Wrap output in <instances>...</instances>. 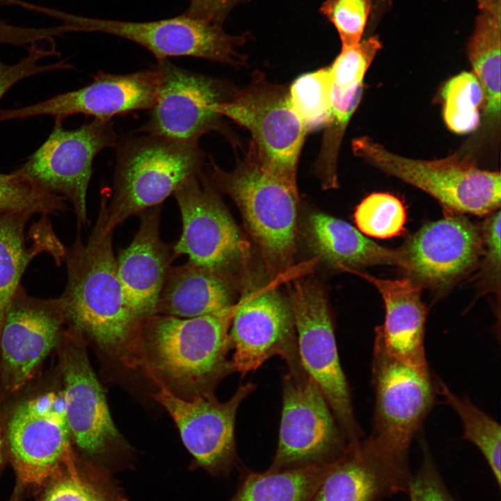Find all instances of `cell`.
Instances as JSON below:
<instances>
[{
	"label": "cell",
	"mask_w": 501,
	"mask_h": 501,
	"mask_svg": "<svg viewBox=\"0 0 501 501\" xmlns=\"http://www.w3.org/2000/svg\"><path fill=\"white\" fill-rule=\"evenodd\" d=\"M106 194L101 197L95 225L85 241L79 230L65 247L67 283L60 296L68 324L92 339L112 361L130 371L146 367L143 321L127 305L106 228Z\"/></svg>",
	"instance_id": "6da1fadb"
},
{
	"label": "cell",
	"mask_w": 501,
	"mask_h": 501,
	"mask_svg": "<svg viewBox=\"0 0 501 501\" xmlns=\"http://www.w3.org/2000/svg\"><path fill=\"white\" fill-rule=\"evenodd\" d=\"M239 303L193 317L153 315L143 321L145 376L186 399L214 394L234 372L230 329Z\"/></svg>",
	"instance_id": "7a4b0ae2"
},
{
	"label": "cell",
	"mask_w": 501,
	"mask_h": 501,
	"mask_svg": "<svg viewBox=\"0 0 501 501\" xmlns=\"http://www.w3.org/2000/svg\"><path fill=\"white\" fill-rule=\"evenodd\" d=\"M209 181L238 207L271 276L291 268L296 250L299 193L267 173L250 145L234 170L225 171L210 158Z\"/></svg>",
	"instance_id": "3957f363"
},
{
	"label": "cell",
	"mask_w": 501,
	"mask_h": 501,
	"mask_svg": "<svg viewBox=\"0 0 501 501\" xmlns=\"http://www.w3.org/2000/svg\"><path fill=\"white\" fill-rule=\"evenodd\" d=\"M114 183L107 204L106 228L160 205L191 176L201 172L204 152L198 141L147 134L118 145Z\"/></svg>",
	"instance_id": "277c9868"
},
{
	"label": "cell",
	"mask_w": 501,
	"mask_h": 501,
	"mask_svg": "<svg viewBox=\"0 0 501 501\" xmlns=\"http://www.w3.org/2000/svg\"><path fill=\"white\" fill-rule=\"evenodd\" d=\"M352 149L374 167L431 195L450 212L485 215L500 206V173L482 170L468 157L411 159L368 137L355 139Z\"/></svg>",
	"instance_id": "5b68a950"
},
{
	"label": "cell",
	"mask_w": 501,
	"mask_h": 501,
	"mask_svg": "<svg viewBox=\"0 0 501 501\" xmlns=\"http://www.w3.org/2000/svg\"><path fill=\"white\" fill-rule=\"evenodd\" d=\"M216 112L250 132V145L267 173L297 185L299 159L308 132L291 106L286 86L272 84L256 72L247 86L234 90L218 104Z\"/></svg>",
	"instance_id": "8992f818"
},
{
	"label": "cell",
	"mask_w": 501,
	"mask_h": 501,
	"mask_svg": "<svg viewBox=\"0 0 501 501\" xmlns=\"http://www.w3.org/2000/svg\"><path fill=\"white\" fill-rule=\"evenodd\" d=\"M116 141L111 120L94 118L67 129L56 118L44 143L13 172L40 191L69 201L80 230L88 222L86 196L93 160Z\"/></svg>",
	"instance_id": "52a82bcc"
},
{
	"label": "cell",
	"mask_w": 501,
	"mask_h": 501,
	"mask_svg": "<svg viewBox=\"0 0 501 501\" xmlns=\"http://www.w3.org/2000/svg\"><path fill=\"white\" fill-rule=\"evenodd\" d=\"M312 266L310 262L306 267H291L238 301L230 329L234 372L244 376L270 358L278 356L285 361L290 374L301 376L307 374L299 353L290 303L278 287Z\"/></svg>",
	"instance_id": "ba28073f"
},
{
	"label": "cell",
	"mask_w": 501,
	"mask_h": 501,
	"mask_svg": "<svg viewBox=\"0 0 501 501\" xmlns=\"http://www.w3.org/2000/svg\"><path fill=\"white\" fill-rule=\"evenodd\" d=\"M289 301L304 369L319 388L349 443L361 440L323 288L311 280H296L289 287Z\"/></svg>",
	"instance_id": "9c48e42d"
},
{
	"label": "cell",
	"mask_w": 501,
	"mask_h": 501,
	"mask_svg": "<svg viewBox=\"0 0 501 501\" xmlns=\"http://www.w3.org/2000/svg\"><path fill=\"white\" fill-rule=\"evenodd\" d=\"M375 404L367 440L380 452L407 461L409 447L432 407L436 385L385 350L376 333L372 365Z\"/></svg>",
	"instance_id": "30bf717a"
},
{
	"label": "cell",
	"mask_w": 501,
	"mask_h": 501,
	"mask_svg": "<svg viewBox=\"0 0 501 501\" xmlns=\"http://www.w3.org/2000/svg\"><path fill=\"white\" fill-rule=\"evenodd\" d=\"M349 443L319 388L307 374L283 379V407L276 454L268 470L329 463Z\"/></svg>",
	"instance_id": "8fae6325"
},
{
	"label": "cell",
	"mask_w": 501,
	"mask_h": 501,
	"mask_svg": "<svg viewBox=\"0 0 501 501\" xmlns=\"http://www.w3.org/2000/svg\"><path fill=\"white\" fill-rule=\"evenodd\" d=\"M182 231L173 246L175 257L232 278L249 255L248 242L202 171L184 180L173 193Z\"/></svg>",
	"instance_id": "7c38bea8"
},
{
	"label": "cell",
	"mask_w": 501,
	"mask_h": 501,
	"mask_svg": "<svg viewBox=\"0 0 501 501\" xmlns=\"http://www.w3.org/2000/svg\"><path fill=\"white\" fill-rule=\"evenodd\" d=\"M74 31L100 32L132 41L150 51L157 61L192 56L232 65L244 63L237 51L246 35L227 33L223 26L182 15L152 22H125L67 14Z\"/></svg>",
	"instance_id": "4fadbf2b"
},
{
	"label": "cell",
	"mask_w": 501,
	"mask_h": 501,
	"mask_svg": "<svg viewBox=\"0 0 501 501\" xmlns=\"http://www.w3.org/2000/svg\"><path fill=\"white\" fill-rule=\"evenodd\" d=\"M63 392L21 402L7 425L12 463L23 485L40 486L74 461Z\"/></svg>",
	"instance_id": "5bb4252c"
},
{
	"label": "cell",
	"mask_w": 501,
	"mask_h": 501,
	"mask_svg": "<svg viewBox=\"0 0 501 501\" xmlns=\"http://www.w3.org/2000/svg\"><path fill=\"white\" fill-rule=\"evenodd\" d=\"M61 340L62 392L72 438L91 456H107L122 450L127 445L110 415L88 356L84 335L68 324Z\"/></svg>",
	"instance_id": "9a60e30c"
},
{
	"label": "cell",
	"mask_w": 501,
	"mask_h": 501,
	"mask_svg": "<svg viewBox=\"0 0 501 501\" xmlns=\"http://www.w3.org/2000/svg\"><path fill=\"white\" fill-rule=\"evenodd\" d=\"M66 324L61 297H33L19 286L0 331L1 381L7 391L18 390L33 376L58 345Z\"/></svg>",
	"instance_id": "2e32d148"
},
{
	"label": "cell",
	"mask_w": 501,
	"mask_h": 501,
	"mask_svg": "<svg viewBox=\"0 0 501 501\" xmlns=\"http://www.w3.org/2000/svg\"><path fill=\"white\" fill-rule=\"evenodd\" d=\"M256 388L249 381L232 397L219 401L214 394L186 399L163 387L153 394L170 414L182 440L196 463L214 475H228L237 465L234 425L237 411Z\"/></svg>",
	"instance_id": "e0dca14e"
},
{
	"label": "cell",
	"mask_w": 501,
	"mask_h": 501,
	"mask_svg": "<svg viewBox=\"0 0 501 501\" xmlns=\"http://www.w3.org/2000/svg\"><path fill=\"white\" fill-rule=\"evenodd\" d=\"M157 65L161 72V84L142 130L180 141H198L210 131L221 132L223 127L216 106L230 97L224 85L167 59L158 61Z\"/></svg>",
	"instance_id": "ac0fdd59"
},
{
	"label": "cell",
	"mask_w": 501,
	"mask_h": 501,
	"mask_svg": "<svg viewBox=\"0 0 501 501\" xmlns=\"http://www.w3.org/2000/svg\"><path fill=\"white\" fill-rule=\"evenodd\" d=\"M161 72L158 65L136 72H100L92 82L29 106L0 110V122L50 116L63 120L74 114L111 120L119 114L152 109L159 93Z\"/></svg>",
	"instance_id": "d6986e66"
},
{
	"label": "cell",
	"mask_w": 501,
	"mask_h": 501,
	"mask_svg": "<svg viewBox=\"0 0 501 501\" xmlns=\"http://www.w3.org/2000/svg\"><path fill=\"white\" fill-rule=\"evenodd\" d=\"M482 248L479 229L461 214L450 212L424 225L401 248L404 269L426 283L444 284L471 268Z\"/></svg>",
	"instance_id": "ffe728a7"
},
{
	"label": "cell",
	"mask_w": 501,
	"mask_h": 501,
	"mask_svg": "<svg viewBox=\"0 0 501 501\" xmlns=\"http://www.w3.org/2000/svg\"><path fill=\"white\" fill-rule=\"evenodd\" d=\"M410 480L407 461L361 439L334 462L309 501H382L407 490Z\"/></svg>",
	"instance_id": "44dd1931"
},
{
	"label": "cell",
	"mask_w": 501,
	"mask_h": 501,
	"mask_svg": "<svg viewBox=\"0 0 501 501\" xmlns=\"http://www.w3.org/2000/svg\"><path fill=\"white\" fill-rule=\"evenodd\" d=\"M131 244L116 257L117 273L125 301L141 319L155 315L170 264L175 257L160 237V206L141 214Z\"/></svg>",
	"instance_id": "7402d4cb"
},
{
	"label": "cell",
	"mask_w": 501,
	"mask_h": 501,
	"mask_svg": "<svg viewBox=\"0 0 501 501\" xmlns=\"http://www.w3.org/2000/svg\"><path fill=\"white\" fill-rule=\"evenodd\" d=\"M371 283L382 296L385 317L376 329L386 352L395 359L429 375L424 349L427 310L421 288L411 278L382 279L351 270Z\"/></svg>",
	"instance_id": "603a6c76"
},
{
	"label": "cell",
	"mask_w": 501,
	"mask_h": 501,
	"mask_svg": "<svg viewBox=\"0 0 501 501\" xmlns=\"http://www.w3.org/2000/svg\"><path fill=\"white\" fill-rule=\"evenodd\" d=\"M32 216L24 212H0V331L32 260L41 253H47L56 264L63 260L65 247L55 234L48 216H41L25 233Z\"/></svg>",
	"instance_id": "cb8c5ba5"
},
{
	"label": "cell",
	"mask_w": 501,
	"mask_h": 501,
	"mask_svg": "<svg viewBox=\"0 0 501 501\" xmlns=\"http://www.w3.org/2000/svg\"><path fill=\"white\" fill-rule=\"evenodd\" d=\"M303 234L316 259L334 268L348 272L375 265L404 269L401 249L381 246L348 222L325 213H310L304 223Z\"/></svg>",
	"instance_id": "d4e9b609"
},
{
	"label": "cell",
	"mask_w": 501,
	"mask_h": 501,
	"mask_svg": "<svg viewBox=\"0 0 501 501\" xmlns=\"http://www.w3.org/2000/svg\"><path fill=\"white\" fill-rule=\"evenodd\" d=\"M234 278L196 265L171 267L160 293L155 315L189 318L233 305Z\"/></svg>",
	"instance_id": "484cf974"
},
{
	"label": "cell",
	"mask_w": 501,
	"mask_h": 501,
	"mask_svg": "<svg viewBox=\"0 0 501 501\" xmlns=\"http://www.w3.org/2000/svg\"><path fill=\"white\" fill-rule=\"evenodd\" d=\"M482 9L469 39L467 54L472 74L484 92L485 111L496 117L500 113V0H490L482 5Z\"/></svg>",
	"instance_id": "4316f807"
},
{
	"label": "cell",
	"mask_w": 501,
	"mask_h": 501,
	"mask_svg": "<svg viewBox=\"0 0 501 501\" xmlns=\"http://www.w3.org/2000/svg\"><path fill=\"white\" fill-rule=\"evenodd\" d=\"M334 462L280 471H246L229 501H309Z\"/></svg>",
	"instance_id": "83f0119b"
},
{
	"label": "cell",
	"mask_w": 501,
	"mask_h": 501,
	"mask_svg": "<svg viewBox=\"0 0 501 501\" xmlns=\"http://www.w3.org/2000/svg\"><path fill=\"white\" fill-rule=\"evenodd\" d=\"M363 90V85L340 87L332 81L331 111L324 125L322 143L315 167L324 189L337 186V163L341 142L347 125L360 104Z\"/></svg>",
	"instance_id": "f1b7e54d"
},
{
	"label": "cell",
	"mask_w": 501,
	"mask_h": 501,
	"mask_svg": "<svg viewBox=\"0 0 501 501\" xmlns=\"http://www.w3.org/2000/svg\"><path fill=\"white\" fill-rule=\"evenodd\" d=\"M446 404L457 413L463 428V438L473 443L485 457L500 485L501 432L500 424L475 406L468 397L454 394L439 379L435 383Z\"/></svg>",
	"instance_id": "f546056e"
},
{
	"label": "cell",
	"mask_w": 501,
	"mask_h": 501,
	"mask_svg": "<svg viewBox=\"0 0 501 501\" xmlns=\"http://www.w3.org/2000/svg\"><path fill=\"white\" fill-rule=\"evenodd\" d=\"M330 67L304 74L289 88L291 106L308 132L324 126L331 107Z\"/></svg>",
	"instance_id": "4dcf8cb0"
},
{
	"label": "cell",
	"mask_w": 501,
	"mask_h": 501,
	"mask_svg": "<svg viewBox=\"0 0 501 501\" xmlns=\"http://www.w3.org/2000/svg\"><path fill=\"white\" fill-rule=\"evenodd\" d=\"M442 97L443 117L449 129L457 134H466L477 127L484 95L472 73L463 72L451 78L443 88Z\"/></svg>",
	"instance_id": "1f68e13d"
},
{
	"label": "cell",
	"mask_w": 501,
	"mask_h": 501,
	"mask_svg": "<svg viewBox=\"0 0 501 501\" xmlns=\"http://www.w3.org/2000/svg\"><path fill=\"white\" fill-rule=\"evenodd\" d=\"M406 211L403 202L388 193H373L356 207L353 219L358 230L374 238L388 239L404 230Z\"/></svg>",
	"instance_id": "d6a6232c"
},
{
	"label": "cell",
	"mask_w": 501,
	"mask_h": 501,
	"mask_svg": "<svg viewBox=\"0 0 501 501\" xmlns=\"http://www.w3.org/2000/svg\"><path fill=\"white\" fill-rule=\"evenodd\" d=\"M43 501H126L110 480L81 474L72 461L55 475Z\"/></svg>",
	"instance_id": "836d02e7"
},
{
	"label": "cell",
	"mask_w": 501,
	"mask_h": 501,
	"mask_svg": "<svg viewBox=\"0 0 501 501\" xmlns=\"http://www.w3.org/2000/svg\"><path fill=\"white\" fill-rule=\"evenodd\" d=\"M65 202L61 197L40 191L13 171L0 173V212L48 216L66 211Z\"/></svg>",
	"instance_id": "e575fe53"
},
{
	"label": "cell",
	"mask_w": 501,
	"mask_h": 501,
	"mask_svg": "<svg viewBox=\"0 0 501 501\" xmlns=\"http://www.w3.org/2000/svg\"><path fill=\"white\" fill-rule=\"evenodd\" d=\"M372 0H325L320 12L333 24L342 47L361 41L371 11Z\"/></svg>",
	"instance_id": "d590c367"
},
{
	"label": "cell",
	"mask_w": 501,
	"mask_h": 501,
	"mask_svg": "<svg viewBox=\"0 0 501 501\" xmlns=\"http://www.w3.org/2000/svg\"><path fill=\"white\" fill-rule=\"evenodd\" d=\"M61 54L53 42L48 49L31 44L27 47V54L19 62L8 65L0 58V100L3 96L21 80L38 74L60 70L72 69V64L66 59L47 65L39 64V61L49 56L59 57Z\"/></svg>",
	"instance_id": "8d00e7d4"
},
{
	"label": "cell",
	"mask_w": 501,
	"mask_h": 501,
	"mask_svg": "<svg viewBox=\"0 0 501 501\" xmlns=\"http://www.w3.org/2000/svg\"><path fill=\"white\" fill-rule=\"evenodd\" d=\"M424 451L422 466L408 486L410 501H453L427 448Z\"/></svg>",
	"instance_id": "74e56055"
},
{
	"label": "cell",
	"mask_w": 501,
	"mask_h": 501,
	"mask_svg": "<svg viewBox=\"0 0 501 501\" xmlns=\"http://www.w3.org/2000/svg\"><path fill=\"white\" fill-rule=\"evenodd\" d=\"M246 1L248 0H191L184 14L223 26L230 11Z\"/></svg>",
	"instance_id": "f35d334b"
},
{
	"label": "cell",
	"mask_w": 501,
	"mask_h": 501,
	"mask_svg": "<svg viewBox=\"0 0 501 501\" xmlns=\"http://www.w3.org/2000/svg\"><path fill=\"white\" fill-rule=\"evenodd\" d=\"M500 224L501 212H494L486 221L482 236L486 264L493 272L500 276Z\"/></svg>",
	"instance_id": "ab89813d"
},
{
	"label": "cell",
	"mask_w": 501,
	"mask_h": 501,
	"mask_svg": "<svg viewBox=\"0 0 501 501\" xmlns=\"http://www.w3.org/2000/svg\"><path fill=\"white\" fill-rule=\"evenodd\" d=\"M34 38L32 28L17 26L0 20V44L24 46L31 44Z\"/></svg>",
	"instance_id": "60d3db41"
},
{
	"label": "cell",
	"mask_w": 501,
	"mask_h": 501,
	"mask_svg": "<svg viewBox=\"0 0 501 501\" xmlns=\"http://www.w3.org/2000/svg\"><path fill=\"white\" fill-rule=\"evenodd\" d=\"M1 448H2V440H1V432H0V464L1 463V461H2Z\"/></svg>",
	"instance_id": "b9f144b4"
}]
</instances>
